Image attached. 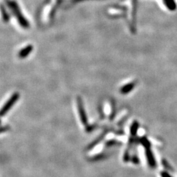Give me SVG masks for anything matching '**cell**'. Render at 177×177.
Segmentation results:
<instances>
[{"instance_id": "1", "label": "cell", "mask_w": 177, "mask_h": 177, "mask_svg": "<svg viewBox=\"0 0 177 177\" xmlns=\"http://www.w3.org/2000/svg\"><path fill=\"white\" fill-rule=\"evenodd\" d=\"M7 4L9 8L11 9V11H13V13L14 14L15 16L16 17L18 23L20 24V25L23 27V28H28L30 27V24L28 21L24 18L23 15L22 14L19 7H18L17 3L15 1H8Z\"/></svg>"}, {"instance_id": "2", "label": "cell", "mask_w": 177, "mask_h": 177, "mask_svg": "<svg viewBox=\"0 0 177 177\" xmlns=\"http://www.w3.org/2000/svg\"><path fill=\"white\" fill-rule=\"evenodd\" d=\"M20 98V94L18 92L14 93L11 97L9 98L7 101L5 102V104L3 106V107L1 109V116L4 117L5 115L8 113V111L10 110L13 106L16 104V102L18 101Z\"/></svg>"}, {"instance_id": "3", "label": "cell", "mask_w": 177, "mask_h": 177, "mask_svg": "<svg viewBox=\"0 0 177 177\" xmlns=\"http://www.w3.org/2000/svg\"><path fill=\"white\" fill-rule=\"evenodd\" d=\"M77 110H78V113L79 115L81 122H82L83 125L87 126L88 124L87 116L85 108L83 106L82 99L80 97H77Z\"/></svg>"}, {"instance_id": "4", "label": "cell", "mask_w": 177, "mask_h": 177, "mask_svg": "<svg viewBox=\"0 0 177 177\" xmlns=\"http://www.w3.org/2000/svg\"><path fill=\"white\" fill-rule=\"evenodd\" d=\"M145 154L146 157V160L149 166L152 168H154L156 167V160L153 154V152L151 150L150 148H145Z\"/></svg>"}, {"instance_id": "5", "label": "cell", "mask_w": 177, "mask_h": 177, "mask_svg": "<svg viewBox=\"0 0 177 177\" xmlns=\"http://www.w3.org/2000/svg\"><path fill=\"white\" fill-rule=\"evenodd\" d=\"M33 49L34 47L32 45H28L25 46L18 52V57L20 58H25L30 54L31 52H32Z\"/></svg>"}, {"instance_id": "6", "label": "cell", "mask_w": 177, "mask_h": 177, "mask_svg": "<svg viewBox=\"0 0 177 177\" xmlns=\"http://www.w3.org/2000/svg\"><path fill=\"white\" fill-rule=\"evenodd\" d=\"M108 131H106L104 132H103V133H102V135H101L100 136H98V137H97V139H95V141H93L91 144H90L88 147H87V149L88 150H91V149H93V148H94L95 146H96L98 144L100 143V142L103 140V138H104V136L106 135V134L108 133Z\"/></svg>"}, {"instance_id": "7", "label": "cell", "mask_w": 177, "mask_h": 177, "mask_svg": "<svg viewBox=\"0 0 177 177\" xmlns=\"http://www.w3.org/2000/svg\"><path fill=\"white\" fill-rule=\"evenodd\" d=\"M134 86H135L134 83H127V84L123 85L122 88H120L119 91L122 94H123V95L127 94V93H129L133 88H134Z\"/></svg>"}, {"instance_id": "8", "label": "cell", "mask_w": 177, "mask_h": 177, "mask_svg": "<svg viewBox=\"0 0 177 177\" xmlns=\"http://www.w3.org/2000/svg\"><path fill=\"white\" fill-rule=\"evenodd\" d=\"M138 129V124L137 122H135L132 124L131 127V129H130V133H131V135L132 136H135L137 133V131Z\"/></svg>"}, {"instance_id": "9", "label": "cell", "mask_w": 177, "mask_h": 177, "mask_svg": "<svg viewBox=\"0 0 177 177\" xmlns=\"http://www.w3.org/2000/svg\"><path fill=\"white\" fill-rule=\"evenodd\" d=\"M165 4L167 6V7L170 9V10H174L176 9V4L174 0H163Z\"/></svg>"}, {"instance_id": "10", "label": "cell", "mask_w": 177, "mask_h": 177, "mask_svg": "<svg viewBox=\"0 0 177 177\" xmlns=\"http://www.w3.org/2000/svg\"><path fill=\"white\" fill-rule=\"evenodd\" d=\"M1 11H2V15H3V18H4V20L5 22H7L9 20V15L7 13V11H6L5 9H4V5L1 6Z\"/></svg>"}, {"instance_id": "11", "label": "cell", "mask_w": 177, "mask_h": 177, "mask_svg": "<svg viewBox=\"0 0 177 177\" xmlns=\"http://www.w3.org/2000/svg\"><path fill=\"white\" fill-rule=\"evenodd\" d=\"M160 176L161 177H173L171 175H169V173L166 171H161L160 173Z\"/></svg>"}, {"instance_id": "12", "label": "cell", "mask_w": 177, "mask_h": 177, "mask_svg": "<svg viewBox=\"0 0 177 177\" xmlns=\"http://www.w3.org/2000/svg\"><path fill=\"white\" fill-rule=\"evenodd\" d=\"M116 141H113V140H111V141H109L106 142V146H112V145H115L116 144Z\"/></svg>"}, {"instance_id": "13", "label": "cell", "mask_w": 177, "mask_h": 177, "mask_svg": "<svg viewBox=\"0 0 177 177\" xmlns=\"http://www.w3.org/2000/svg\"><path fill=\"white\" fill-rule=\"evenodd\" d=\"M9 129V127L8 125H6V126H2L1 127V133H4L5 131H7Z\"/></svg>"}]
</instances>
